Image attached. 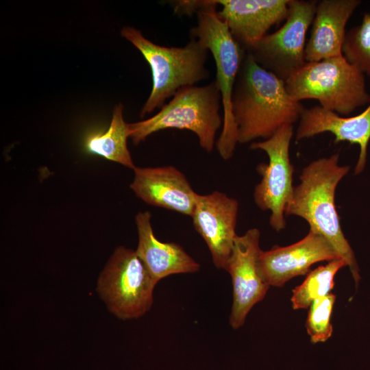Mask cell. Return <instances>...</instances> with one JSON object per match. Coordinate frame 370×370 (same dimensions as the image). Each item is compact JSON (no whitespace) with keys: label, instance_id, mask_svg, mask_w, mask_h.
<instances>
[{"label":"cell","instance_id":"obj_14","mask_svg":"<svg viewBox=\"0 0 370 370\" xmlns=\"http://www.w3.org/2000/svg\"><path fill=\"white\" fill-rule=\"evenodd\" d=\"M130 187L145 203L191 217L196 195L186 176L173 166L135 167Z\"/></svg>","mask_w":370,"mask_h":370},{"label":"cell","instance_id":"obj_16","mask_svg":"<svg viewBox=\"0 0 370 370\" xmlns=\"http://www.w3.org/2000/svg\"><path fill=\"white\" fill-rule=\"evenodd\" d=\"M360 0H321L317 2L309 39L305 49L306 62L340 56L346 25Z\"/></svg>","mask_w":370,"mask_h":370},{"label":"cell","instance_id":"obj_3","mask_svg":"<svg viewBox=\"0 0 370 370\" xmlns=\"http://www.w3.org/2000/svg\"><path fill=\"white\" fill-rule=\"evenodd\" d=\"M121 34L142 53L151 71L152 89L140 110L141 117L160 109L181 88L210 77L206 66L210 51L196 39L190 38L183 47H164L148 40L133 27H124Z\"/></svg>","mask_w":370,"mask_h":370},{"label":"cell","instance_id":"obj_22","mask_svg":"<svg viewBox=\"0 0 370 370\" xmlns=\"http://www.w3.org/2000/svg\"><path fill=\"white\" fill-rule=\"evenodd\" d=\"M205 0L198 1H172L171 5L173 8V11L178 16L188 15L191 16L194 13L198 12L204 5Z\"/></svg>","mask_w":370,"mask_h":370},{"label":"cell","instance_id":"obj_19","mask_svg":"<svg viewBox=\"0 0 370 370\" xmlns=\"http://www.w3.org/2000/svg\"><path fill=\"white\" fill-rule=\"evenodd\" d=\"M345 266H347L346 262L338 258L310 271L305 280L293 291L291 299L293 309L309 308L314 300L329 295L334 286L336 273Z\"/></svg>","mask_w":370,"mask_h":370},{"label":"cell","instance_id":"obj_2","mask_svg":"<svg viewBox=\"0 0 370 370\" xmlns=\"http://www.w3.org/2000/svg\"><path fill=\"white\" fill-rule=\"evenodd\" d=\"M338 160L339 155L335 153L314 160L304 168L285 214L304 219L310 230L324 236L346 262L358 285L360 279L358 266L342 231L335 206L336 186L349 170V166H340Z\"/></svg>","mask_w":370,"mask_h":370},{"label":"cell","instance_id":"obj_10","mask_svg":"<svg viewBox=\"0 0 370 370\" xmlns=\"http://www.w3.org/2000/svg\"><path fill=\"white\" fill-rule=\"evenodd\" d=\"M260 236L257 228L237 236L225 267L232 282L233 301L229 321L234 329L245 323L249 311L264 299L270 286L259 265L262 251Z\"/></svg>","mask_w":370,"mask_h":370},{"label":"cell","instance_id":"obj_8","mask_svg":"<svg viewBox=\"0 0 370 370\" xmlns=\"http://www.w3.org/2000/svg\"><path fill=\"white\" fill-rule=\"evenodd\" d=\"M317 2L290 0L282 26L246 51L258 65L285 82L306 62V33L312 23Z\"/></svg>","mask_w":370,"mask_h":370},{"label":"cell","instance_id":"obj_21","mask_svg":"<svg viewBox=\"0 0 370 370\" xmlns=\"http://www.w3.org/2000/svg\"><path fill=\"white\" fill-rule=\"evenodd\" d=\"M336 296L329 295L314 300L309 307L306 330L312 343L325 342L332 334L330 317Z\"/></svg>","mask_w":370,"mask_h":370},{"label":"cell","instance_id":"obj_5","mask_svg":"<svg viewBox=\"0 0 370 370\" xmlns=\"http://www.w3.org/2000/svg\"><path fill=\"white\" fill-rule=\"evenodd\" d=\"M285 86L295 100L315 99L323 108L341 116L370 101L365 75L343 55L306 62L285 81Z\"/></svg>","mask_w":370,"mask_h":370},{"label":"cell","instance_id":"obj_9","mask_svg":"<svg viewBox=\"0 0 370 370\" xmlns=\"http://www.w3.org/2000/svg\"><path fill=\"white\" fill-rule=\"evenodd\" d=\"M293 132V125H284L270 138L250 145L251 149L264 151L269 158L267 164L256 168L262 179L255 186L254 198L259 208L271 212L269 223L277 232L286 227L285 210L294 190V167L289 158Z\"/></svg>","mask_w":370,"mask_h":370},{"label":"cell","instance_id":"obj_20","mask_svg":"<svg viewBox=\"0 0 370 370\" xmlns=\"http://www.w3.org/2000/svg\"><path fill=\"white\" fill-rule=\"evenodd\" d=\"M342 54L370 77V12L363 14L359 25L347 30Z\"/></svg>","mask_w":370,"mask_h":370},{"label":"cell","instance_id":"obj_11","mask_svg":"<svg viewBox=\"0 0 370 370\" xmlns=\"http://www.w3.org/2000/svg\"><path fill=\"white\" fill-rule=\"evenodd\" d=\"M238 202L225 193L215 190L196 195L191 218L195 230L202 237L217 269H225L236 237Z\"/></svg>","mask_w":370,"mask_h":370},{"label":"cell","instance_id":"obj_1","mask_svg":"<svg viewBox=\"0 0 370 370\" xmlns=\"http://www.w3.org/2000/svg\"><path fill=\"white\" fill-rule=\"evenodd\" d=\"M304 108L288 94L285 82L258 65L246 51L232 95L238 143L270 138L282 126L299 120Z\"/></svg>","mask_w":370,"mask_h":370},{"label":"cell","instance_id":"obj_17","mask_svg":"<svg viewBox=\"0 0 370 370\" xmlns=\"http://www.w3.org/2000/svg\"><path fill=\"white\" fill-rule=\"evenodd\" d=\"M151 219L149 211L139 212L135 217L138 238L135 251L153 278L158 282L171 275L198 271L199 263L180 245L162 242L155 236Z\"/></svg>","mask_w":370,"mask_h":370},{"label":"cell","instance_id":"obj_6","mask_svg":"<svg viewBox=\"0 0 370 370\" xmlns=\"http://www.w3.org/2000/svg\"><path fill=\"white\" fill-rule=\"evenodd\" d=\"M216 0H205L197 12V25L190 29V38L201 42L212 53L216 79L221 95L223 127L216 147L225 160L236 149L237 128L232 113V95L241 62L246 53L232 36L226 24L217 15Z\"/></svg>","mask_w":370,"mask_h":370},{"label":"cell","instance_id":"obj_4","mask_svg":"<svg viewBox=\"0 0 370 370\" xmlns=\"http://www.w3.org/2000/svg\"><path fill=\"white\" fill-rule=\"evenodd\" d=\"M221 103V92L215 79L204 86L182 87L154 116L129 123L130 138L137 145L160 130H186L197 135L204 151L211 153L217 132L223 126Z\"/></svg>","mask_w":370,"mask_h":370},{"label":"cell","instance_id":"obj_15","mask_svg":"<svg viewBox=\"0 0 370 370\" xmlns=\"http://www.w3.org/2000/svg\"><path fill=\"white\" fill-rule=\"evenodd\" d=\"M325 132L333 134L336 143L346 141L358 145L360 153L354 173H360L366 164L367 147L370 140V101L362 112L349 117L341 116L319 105L305 108L296 131V140L299 141Z\"/></svg>","mask_w":370,"mask_h":370},{"label":"cell","instance_id":"obj_18","mask_svg":"<svg viewBox=\"0 0 370 370\" xmlns=\"http://www.w3.org/2000/svg\"><path fill=\"white\" fill-rule=\"evenodd\" d=\"M123 106L117 104L113 110L107 131L88 135L85 140V147L91 153L134 170L136 166L127 145V139L130 137L129 123L123 119Z\"/></svg>","mask_w":370,"mask_h":370},{"label":"cell","instance_id":"obj_7","mask_svg":"<svg viewBox=\"0 0 370 370\" xmlns=\"http://www.w3.org/2000/svg\"><path fill=\"white\" fill-rule=\"evenodd\" d=\"M157 284L136 251L119 246L101 272L96 290L110 312L130 320L151 308Z\"/></svg>","mask_w":370,"mask_h":370},{"label":"cell","instance_id":"obj_13","mask_svg":"<svg viewBox=\"0 0 370 370\" xmlns=\"http://www.w3.org/2000/svg\"><path fill=\"white\" fill-rule=\"evenodd\" d=\"M218 16L235 41L250 49L275 25L285 21L290 0H216Z\"/></svg>","mask_w":370,"mask_h":370},{"label":"cell","instance_id":"obj_12","mask_svg":"<svg viewBox=\"0 0 370 370\" xmlns=\"http://www.w3.org/2000/svg\"><path fill=\"white\" fill-rule=\"evenodd\" d=\"M338 258H341L330 243L322 235L310 230L294 244L262 250L259 265L270 286H282L289 280L307 273L312 264Z\"/></svg>","mask_w":370,"mask_h":370}]
</instances>
